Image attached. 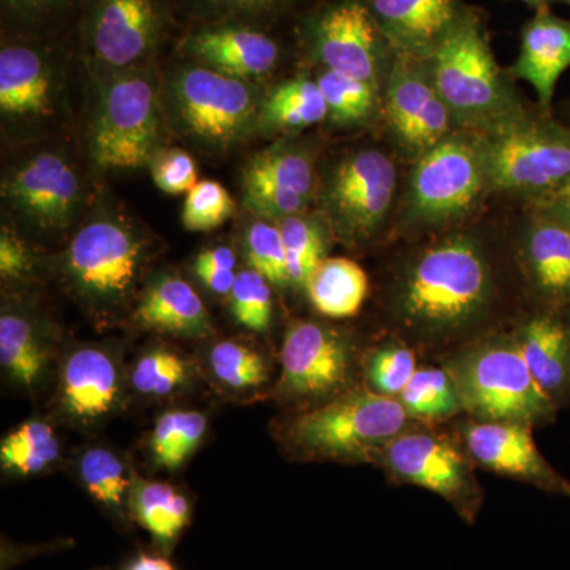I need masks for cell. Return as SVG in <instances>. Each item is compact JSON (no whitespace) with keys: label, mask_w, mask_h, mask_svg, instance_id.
Here are the masks:
<instances>
[{"label":"cell","mask_w":570,"mask_h":570,"mask_svg":"<svg viewBox=\"0 0 570 570\" xmlns=\"http://www.w3.org/2000/svg\"><path fill=\"white\" fill-rule=\"evenodd\" d=\"M198 6L223 20H250L284 9L291 0H195Z\"/></svg>","instance_id":"44"},{"label":"cell","mask_w":570,"mask_h":570,"mask_svg":"<svg viewBox=\"0 0 570 570\" xmlns=\"http://www.w3.org/2000/svg\"><path fill=\"white\" fill-rule=\"evenodd\" d=\"M130 520L151 535L164 553H170L189 527L193 504L181 490L165 482L135 480L130 497Z\"/></svg>","instance_id":"27"},{"label":"cell","mask_w":570,"mask_h":570,"mask_svg":"<svg viewBox=\"0 0 570 570\" xmlns=\"http://www.w3.org/2000/svg\"><path fill=\"white\" fill-rule=\"evenodd\" d=\"M78 475L94 501L107 510L121 527L130 521V497L137 475L115 450L94 445L78 456Z\"/></svg>","instance_id":"28"},{"label":"cell","mask_w":570,"mask_h":570,"mask_svg":"<svg viewBox=\"0 0 570 570\" xmlns=\"http://www.w3.org/2000/svg\"><path fill=\"white\" fill-rule=\"evenodd\" d=\"M385 88L390 130L412 159H419L460 130L448 105L439 96L430 59L395 55Z\"/></svg>","instance_id":"12"},{"label":"cell","mask_w":570,"mask_h":570,"mask_svg":"<svg viewBox=\"0 0 570 570\" xmlns=\"http://www.w3.org/2000/svg\"><path fill=\"white\" fill-rule=\"evenodd\" d=\"M149 165L154 183L165 194H189L197 186V165L183 149H160L154 154Z\"/></svg>","instance_id":"43"},{"label":"cell","mask_w":570,"mask_h":570,"mask_svg":"<svg viewBox=\"0 0 570 570\" xmlns=\"http://www.w3.org/2000/svg\"><path fill=\"white\" fill-rule=\"evenodd\" d=\"M234 213V198L223 184L200 181L187 194L181 220L187 230L209 232L227 223Z\"/></svg>","instance_id":"41"},{"label":"cell","mask_w":570,"mask_h":570,"mask_svg":"<svg viewBox=\"0 0 570 570\" xmlns=\"http://www.w3.org/2000/svg\"><path fill=\"white\" fill-rule=\"evenodd\" d=\"M409 417L397 397L351 390L292 419L284 444L298 459L363 461L381 455Z\"/></svg>","instance_id":"2"},{"label":"cell","mask_w":570,"mask_h":570,"mask_svg":"<svg viewBox=\"0 0 570 570\" xmlns=\"http://www.w3.org/2000/svg\"><path fill=\"white\" fill-rule=\"evenodd\" d=\"M439 96L460 130L483 134L527 110L502 77L478 18L464 14L430 58Z\"/></svg>","instance_id":"3"},{"label":"cell","mask_w":570,"mask_h":570,"mask_svg":"<svg viewBox=\"0 0 570 570\" xmlns=\"http://www.w3.org/2000/svg\"><path fill=\"white\" fill-rule=\"evenodd\" d=\"M159 112L151 82L122 77L104 89L91 137L94 160L104 168H140L151 163Z\"/></svg>","instance_id":"10"},{"label":"cell","mask_w":570,"mask_h":570,"mask_svg":"<svg viewBox=\"0 0 570 570\" xmlns=\"http://www.w3.org/2000/svg\"><path fill=\"white\" fill-rule=\"evenodd\" d=\"M569 325H570V317H569Z\"/></svg>","instance_id":"52"},{"label":"cell","mask_w":570,"mask_h":570,"mask_svg":"<svg viewBox=\"0 0 570 570\" xmlns=\"http://www.w3.org/2000/svg\"><path fill=\"white\" fill-rule=\"evenodd\" d=\"M354 347L344 333L318 322H296L281 347L276 395L284 403L321 406L346 389Z\"/></svg>","instance_id":"9"},{"label":"cell","mask_w":570,"mask_h":570,"mask_svg":"<svg viewBox=\"0 0 570 570\" xmlns=\"http://www.w3.org/2000/svg\"><path fill=\"white\" fill-rule=\"evenodd\" d=\"M2 194L32 224L43 230H59L77 214L81 184L63 157L41 153L6 179Z\"/></svg>","instance_id":"17"},{"label":"cell","mask_w":570,"mask_h":570,"mask_svg":"<svg viewBox=\"0 0 570 570\" xmlns=\"http://www.w3.org/2000/svg\"><path fill=\"white\" fill-rule=\"evenodd\" d=\"M174 104L184 129L213 146L234 145L257 116L247 82L209 67H187L176 75Z\"/></svg>","instance_id":"11"},{"label":"cell","mask_w":570,"mask_h":570,"mask_svg":"<svg viewBox=\"0 0 570 570\" xmlns=\"http://www.w3.org/2000/svg\"><path fill=\"white\" fill-rule=\"evenodd\" d=\"M535 212L546 214L570 228V186L538 202Z\"/></svg>","instance_id":"48"},{"label":"cell","mask_w":570,"mask_h":570,"mask_svg":"<svg viewBox=\"0 0 570 570\" xmlns=\"http://www.w3.org/2000/svg\"><path fill=\"white\" fill-rule=\"evenodd\" d=\"M395 55L430 59L463 20L461 0H365Z\"/></svg>","instance_id":"19"},{"label":"cell","mask_w":570,"mask_h":570,"mask_svg":"<svg viewBox=\"0 0 570 570\" xmlns=\"http://www.w3.org/2000/svg\"><path fill=\"white\" fill-rule=\"evenodd\" d=\"M50 335L29 314L3 309L0 316V366L3 376L22 392L43 384L55 362Z\"/></svg>","instance_id":"24"},{"label":"cell","mask_w":570,"mask_h":570,"mask_svg":"<svg viewBox=\"0 0 570 570\" xmlns=\"http://www.w3.org/2000/svg\"><path fill=\"white\" fill-rule=\"evenodd\" d=\"M194 269H223V272H235L236 255L230 247H209L198 255Z\"/></svg>","instance_id":"46"},{"label":"cell","mask_w":570,"mask_h":570,"mask_svg":"<svg viewBox=\"0 0 570 570\" xmlns=\"http://www.w3.org/2000/svg\"><path fill=\"white\" fill-rule=\"evenodd\" d=\"M328 118L341 124L365 121L377 102V89L340 71L324 70L317 77Z\"/></svg>","instance_id":"38"},{"label":"cell","mask_w":570,"mask_h":570,"mask_svg":"<svg viewBox=\"0 0 570 570\" xmlns=\"http://www.w3.org/2000/svg\"><path fill=\"white\" fill-rule=\"evenodd\" d=\"M146 257L148 246L132 227L102 217L73 236L63 255V275L82 305L110 318L132 298Z\"/></svg>","instance_id":"6"},{"label":"cell","mask_w":570,"mask_h":570,"mask_svg":"<svg viewBox=\"0 0 570 570\" xmlns=\"http://www.w3.org/2000/svg\"><path fill=\"white\" fill-rule=\"evenodd\" d=\"M328 118V108L317 81L296 78L269 94L262 108L265 126L275 130H299Z\"/></svg>","instance_id":"34"},{"label":"cell","mask_w":570,"mask_h":570,"mask_svg":"<svg viewBox=\"0 0 570 570\" xmlns=\"http://www.w3.org/2000/svg\"><path fill=\"white\" fill-rule=\"evenodd\" d=\"M485 193L489 178L478 134L456 130L415 159L404 214L415 227H444L474 212Z\"/></svg>","instance_id":"7"},{"label":"cell","mask_w":570,"mask_h":570,"mask_svg":"<svg viewBox=\"0 0 570 570\" xmlns=\"http://www.w3.org/2000/svg\"><path fill=\"white\" fill-rule=\"evenodd\" d=\"M521 261L547 305L570 307V228L535 212L521 236Z\"/></svg>","instance_id":"22"},{"label":"cell","mask_w":570,"mask_h":570,"mask_svg":"<svg viewBox=\"0 0 570 570\" xmlns=\"http://www.w3.org/2000/svg\"><path fill=\"white\" fill-rule=\"evenodd\" d=\"M245 247L249 268L261 273L272 285H291L287 254L279 225L273 220H255L247 228Z\"/></svg>","instance_id":"40"},{"label":"cell","mask_w":570,"mask_h":570,"mask_svg":"<svg viewBox=\"0 0 570 570\" xmlns=\"http://www.w3.org/2000/svg\"><path fill=\"white\" fill-rule=\"evenodd\" d=\"M230 309L239 325L253 333L268 332L273 321L272 283L253 268L236 275L232 287Z\"/></svg>","instance_id":"39"},{"label":"cell","mask_w":570,"mask_h":570,"mask_svg":"<svg viewBox=\"0 0 570 570\" xmlns=\"http://www.w3.org/2000/svg\"><path fill=\"white\" fill-rule=\"evenodd\" d=\"M494 298L493 266L469 235L433 243L407 266L396 288L401 321L431 337L459 335L485 316Z\"/></svg>","instance_id":"1"},{"label":"cell","mask_w":570,"mask_h":570,"mask_svg":"<svg viewBox=\"0 0 570 570\" xmlns=\"http://www.w3.org/2000/svg\"><path fill=\"white\" fill-rule=\"evenodd\" d=\"M61 441L45 420H28L0 442V466L9 474H41L61 459Z\"/></svg>","instance_id":"33"},{"label":"cell","mask_w":570,"mask_h":570,"mask_svg":"<svg viewBox=\"0 0 570 570\" xmlns=\"http://www.w3.org/2000/svg\"><path fill=\"white\" fill-rule=\"evenodd\" d=\"M564 2H568V3H569V6H570V0H564Z\"/></svg>","instance_id":"51"},{"label":"cell","mask_w":570,"mask_h":570,"mask_svg":"<svg viewBox=\"0 0 570 570\" xmlns=\"http://www.w3.org/2000/svg\"><path fill=\"white\" fill-rule=\"evenodd\" d=\"M311 303L322 316L354 317L367 295V275L356 262L326 257L305 285Z\"/></svg>","instance_id":"29"},{"label":"cell","mask_w":570,"mask_h":570,"mask_svg":"<svg viewBox=\"0 0 570 570\" xmlns=\"http://www.w3.org/2000/svg\"><path fill=\"white\" fill-rule=\"evenodd\" d=\"M521 355L543 392L558 397L570 392V325L554 316H535L517 333Z\"/></svg>","instance_id":"26"},{"label":"cell","mask_w":570,"mask_h":570,"mask_svg":"<svg viewBox=\"0 0 570 570\" xmlns=\"http://www.w3.org/2000/svg\"><path fill=\"white\" fill-rule=\"evenodd\" d=\"M52 110V70L36 48L0 51V111L7 118H40Z\"/></svg>","instance_id":"25"},{"label":"cell","mask_w":570,"mask_h":570,"mask_svg":"<svg viewBox=\"0 0 570 570\" xmlns=\"http://www.w3.org/2000/svg\"><path fill=\"white\" fill-rule=\"evenodd\" d=\"M469 455L480 466L523 480L540 490L570 497V482L543 459L531 425L519 422H478L464 430Z\"/></svg>","instance_id":"18"},{"label":"cell","mask_w":570,"mask_h":570,"mask_svg":"<svg viewBox=\"0 0 570 570\" xmlns=\"http://www.w3.org/2000/svg\"><path fill=\"white\" fill-rule=\"evenodd\" d=\"M287 254L291 285L305 287L314 269L326 258L324 228L303 216H291L277 223Z\"/></svg>","instance_id":"37"},{"label":"cell","mask_w":570,"mask_h":570,"mask_svg":"<svg viewBox=\"0 0 570 570\" xmlns=\"http://www.w3.org/2000/svg\"><path fill=\"white\" fill-rule=\"evenodd\" d=\"M127 374L110 348L85 344L70 348L59 367L58 409L70 425L94 428L122 406Z\"/></svg>","instance_id":"15"},{"label":"cell","mask_w":570,"mask_h":570,"mask_svg":"<svg viewBox=\"0 0 570 570\" xmlns=\"http://www.w3.org/2000/svg\"><path fill=\"white\" fill-rule=\"evenodd\" d=\"M570 67V21L535 10L521 31L519 58L513 77L528 82L538 96L539 107L549 111L561 75Z\"/></svg>","instance_id":"20"},{"label":"cell","mask_w":570,"mask_h":570,"mask_svg":"<svg viewBox=\"0 0 570 570\" xmlns=\"http://www.w3.org/2000/svg\"><path fill=\"white\" fill-rule=\"evenodd\" d=\"M396 187V165L382 149L363 148L341 159L322 190L335 234L348 243L373 238L387 219Z\"/></svg>","instance_id":"8"},{"label":"cell","mask_w":570,"mask_h":570,"mask_svg":"<svg viewBox=\"0 0 570 570\" xmlns=\"http://www.w3.org/2000/svg\"><path fill=\"white\" fill-rule=\"evenodd\" d=\"M193 374V363L178 351L153 347L135 360L127 381L138 395L160 400L186 389Z\"/></svg>","instance_id":"35"},{"label":"cell","mask_w":570,"mask_h":570,"mask_svg":"<svg viewBox=\"0 0 570 570\" xmlns=\"http://www.w3.org/2000/svg\"><path fill=\"white\" fill-rule=\"evenodd\" d=\"M397 400L409 415L419 419L449 417L463 409L455 382L439 367H419Z\"/></svg>","instance_id":"36"},{"label":"cell","mask_w":570,"mask_h":570,"mask_svg":"<svg viewBox=\"0 0 570 570\" xmlns=\"http://www.w3.org/2000/svg\"><path fill=\"white\" fill-rule=\"evenodd\" d=\"M243 186H265L311 202L316 190V168L309 154L302 149H266L247 165Z\"/></svg>","instance_id":"31"},{"label":"cell","mask_w":570,"mask_h":570,"mask_svg":"<svg viewBox=\"0 0 570 570\" xmlns=\"http://www.w3.org/2000/svg\"><path fill=\"white\" fill-rule=\"evenodd\" d=\"M20 17L36 20L61 9L67 0H3Z\"/></svg>","instance_id":"47"},{"label":"cell","mask_w":570,"mask_h":570,"mask_svg":"<svg viewBox=\"0 0 570 570\" xmlns=\"http://www.w3.org/2000/svg\"><path fill=\"white\" fill-rule=\"evenodd\" d=\"M461 407L480 422L535 425L553 419V397L532 377L515 337L468 348L450 363Z\"/></svg>","instance_id":"5"},{"label":"cell","mask_w":570,"mask_h":570,"mask_svg":"<svg viewBox=\"0 0 570 570\" xmlns=\"http://www.w3.org/2000/svg\"><path fill=\"white\" fill-rule=\"evenodd\" d=\"M490 190L540 202L570 186V129L524 110L478 134Z\"/></svg>","instance_id":"4"},{"label":"cell","mask_w":570,"mask_h":570,"mask_svg":"<svg viewBox=\"0 0 570 570\" xmlns=\"http://www.w3.org/2000/svg\"><path fill=\"white\" fill-rule=\"evenodd\" d=\"M520 2L527 3L535 10L550 9L553 3L564 2V0H520Z\"/></svg>","instance_id":"50"},{"label":"cell","mask_w":570,"mask_h":570,"mask_svg":"<svg viewBox=\"0 0 570 570\" xmlns=\"http://www.w3.org/2000/svg\"><path fill=\"white\" fill-rule=\"evenodd\" d=\"M184 51L206 67L232 75L239 80L261 78L275 69L279 47L264 32L242 26L206 29L184 41Z\"/></svg>","instance_id":"21"},{"label":"cell","mask_w":570,"mask_h":570,"mask_svg":"<svg viewBox=\"0 0 570 570\" xmlns=\"http://www.w3.org/2000/svg\"><path fill=\"white\" fill-rule=\"evenodd\" d=\"M314 47L326 70L354 77L373 88L387 81L389 41L363 2L347 0L337 3L318 18Z\"/></svg>","instance_id":"14"},{"label":"cell","mask_w":570,"mask_h":570,"mask_svg":"<svg viewBox=\"0 0 570 570\" xmlns=\"http://www.w3.org/2000/svg\"><path fill=\"white\" fill-rule=\"evenodd\" d=\"M33 261L24 243L10 228L0 235V273L3 279H22L32 272Z\"/></svg>","instance_id":"45"},{"label":"cell","mask_w":570,"mask_h":570,"mask_svg":"<svg viewBox=\"0 0 570 570\" xmlns=\"http://www.w3.org/2000/svg\"><path fill=\"white\" fill-rule=\"evenodd\" d=\"M417 370L414 352L401 344H385L376 348L366 363L371 387L381 395L392 397L401 395Z\"/></svg>","instance_id":"42"},{"label":"cell","mask_w":570,"mask_h":570,"mask_svg":"<svg viewBox=\"0 0 570 570\" xmlns=\"http://www.w3.org/2000/svg\"><path fill=\"white\" fill-rule=\"evenodd\" d=\"M141 328L163 335L205 337L212 316L193 285L176 275L156 277L146 287L134 314Z\"/></svg>","instance_id":"23"},{"label":"cell","mask_w":570,"mask_h":570,"mask_svg":"<svg viewBox=\"0 0 570 570\" xmlns=\"http://www.w3.org/2000/svg\"><path fill=\"white\" fill-rule=\"evenodd\" d=\"M164 29V0H92L86 40L97 61L127 69L151 55Z\"/></svg>","instance_id":"16"},{"label":"cell","mask_w":570,"mask_h":570,"mask_svg":"<svg viewBox=\"0 0 570 570\" xmlns=\"http://www.w3.org/2000/svg\"><path fill=\"white\" fill-rule=\"evenodd\" d=\"M209 377L223 392L250 395L265 387L269 371L261 351L238 340H220L206 352Z\"/></svg>","instance_id":"32"},{"label":"cell","mask_w":570,"mask_h":570,"mask_svg":"<svg viewBox=\"0 0 570 570\" xmlns=\"http://www.w3.org/2000/svg\"><path fill=\"white\" fill-rule=\"evenodd\" d=\"M124 570H176L167 558L163 554L148 553V551H140L137 557L127 562Z\"/></svg>","instance_id":"49"},{"label":"cell","mask_w":570,"mask_h":570,"mask_svg":"<svg viewBox=\"0 0 570 570\" xmlns=\"http://www.w3.org/2000/svg\"><path fill=\"white\" fill-rule=\"evenodd\" d=\"M379 456L396 479L448 499L466 519L474 515L478 485L468 460L448 438L403 431Z\"/></svg>","instance_id":"13"},{"label":"cell","mask_w":570,"mask_h":570,"mask_svg":"<svg viewBox=\"0 0 570 570\" xmlns=\"http://www.w3.org/2000/svg\"><path fill=\"white\" fill-rule=\"evenodd\" d=\"M208 433V415L195 409H174L156 420L149 452L157 468L175 472L197 452Z\"/></svg>","instance_id":"30"}]
</instances>
